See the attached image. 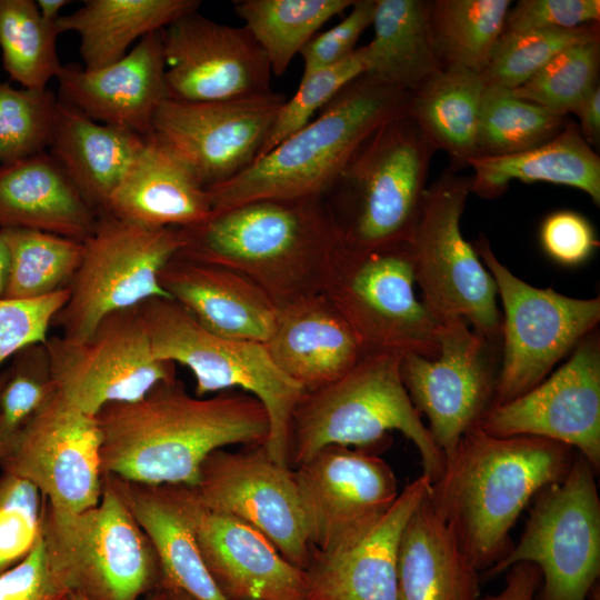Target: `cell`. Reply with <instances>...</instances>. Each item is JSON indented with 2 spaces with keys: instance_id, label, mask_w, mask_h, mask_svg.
<instances>
[{
  "instance_id": "cell-1",
  "label": "cell",
  "mask_w": 600,
  "mask_h": 600,
  "mask_svg": "<svg viewBox=\"0 0 600 600\" xmlns=\"http://www.w3.org/2000/svg\"><path fill=\"white\" fill-rule=\"evenodd\" d=\"M102 473L146 484L196 486L204 459L232 444H264L268 413L234 390L190 394L178 379L141 399L104 406L97 414Z\"/></svg>"
},
{
  "instance_id": "cell-2",
  "label": "cell",
  "mask_w": 600,
  "mask_h": 600,
  "mask_svg": "<svg viewBox=\"0 0 600 600\" xmlns=\"http://www.w3.org/2000/svg\"><path fill=\"white\" fill-rule=\"evenodd\" d=\"M578 452L539 437H494L479 427L446 457L428 500L468 561L480 572L512 547L511 530L544 487L569 472Z\"/></svg>"
},
{
  "instance_id": "cell-3",
  "label": "cell",
  "mask_w": 600,
  "mask_h": 600,
  "mask_svg": "<svg viewBox=\"0 0 600 600\" xmlns=\"http://www.w3.org/2000/svg\"><path fill=\"white\" fill-rule=\"evenodd\" d=\"M326 197L263 199L213 213L181 228L179 254L229 268L254 282L278 306L322 292L343 242Z\"/></svg>"
},
{
  "instance_id": "cell-4",
  "label": "cell",
  "mask_w": 600,
  "mask_h": 600,
  "mask_svg": "<svg viewBox=\"0 0 600 600\" xmlns=\"http://www.w3.org/2000/svg\"><path fill=\"white\" fill-rule=\"evenodd\" d=\"M410 93L363 73L234 178L207 188L212 214L263 199L327 197L360 144L408 112Z\"/></svg>"
},
{
  "instance_id": "cell-5",
  "label": "cell",
  "mask_w": 600,
  "mask_h": 600,
  "mask_svg": "<svg viewBox=\"0 0 600 600\" xmlns=\"http://www.w3.org/2000/svg\"><path fill=\"white\" fill-rule=\"evenodd\" d=\"M401 356L364 354L334 382L306 391L297 403L289 431V467L293 470L327 446L374 450L396 430L420 454L430 482L441 476L444 454L413 407L400 374Z\"/></svg>"
},
{
  "instance_id": "cell-6",
  "label": "cell",
  "mask_w": 600,
  "mask_h": 600,
  "mask_svg": "<svg viewBox=\"0 0 600 600\" xmlns=\"http://www.w3.org/2000/svg\"><path fill=\"white\" fill-rule=\"evenodd\" d=\"M138 309L153 356L187 367L194 396L239 388L261 402L270 422L267 452L289 467L291 417L306 390L274 364L264 344L214 334L171 298L154 297Z\"/></svg>"
},
{
  "instance_id": "cell-7",
  "label": "cell",
  "mask_w": 600,
  "mask_h": 600,
  "mask_svg": "<svg viewBox=\"0 0 600 600\" xmlns=\"http://www.w3.org/2000/svg\"><path fill=\"white\" fill-rule=\"evenodd\" d=\"M408 112L376 129L356 150L329 191L343 242L376 249L407 242L414 229L436 152Z\"/></svg>"
},
{
  "instance_id": "cell-8",
  "label": "cell",
  "mask_w": 600,
  "mask_h": 600,
  "mask_svg": "<svg viewBox=\"0 0 600 600\" xmlns=\"http://www.w3.org/2000/svg\"><path fill=\"white\" fill-rule=\"evenodd\" d=\"M408 242L337 249L322 293L358 339L363 354L438 353L440 322L416 292Z\"/></svg>"
},
{
  "instance_id": "cell-9",
  "label": "cell",
  "mask_w": 600,
  "mask_h": 600,
  "mask_svg": "<svg viewBox=\"0 0 600 600\" xmlns=\"http://www.w3.org/2000/svg\"><path fill=\"white\" fill-rule=\"evenodd\" d=\"M470 180L450 168L440 173L423 192L407 242L421 300L437 320L462 319L482 337L501 342L494 280L460 229Z\"/></svg>"
},
{
  "instance_id": "cell-10",
  "label": "cell",
  "mask_w": 600,
  "mask_h": 600,
  "mask_svg": "<svg viewBox=\"0 0 600 600\" xmlns=\"http://www.w3.org/2000/svg\"><path fill=\"white\" fill-rule=\"evenodd\" d=\"M42 536L71 591L88 600H141L161 590L150 539L104 479L99 502L82 512L54 513L44 502Z\"/></svg>"
},
{
  "instance_id": "cell-11",
  "label": "cell",
  "mask_w": 600,
  "mask_h": 600,
  "mask_svg": "<svg viewBox=\"0 0 600 600\" xmlns=\"http://www.w3.org/2000/svg\"><path fill=\"white\" fill-rule=\"evenodd\" d=\"M597 473L578 453L563 479L534 496L518 542L486 574L529 562L541 573L537 600H588L600 576Z\"/></svg>"
},
{
  "instance_id": "cell-12",
  "label": "cell",
  "mask_w": 600,
  "mask_h": 600,
  "mask_svg": "<svg viewBox=\"0 0 600 600\" xmlns=\"http://www.w3.org/2000/svg\"><path fill=\"white\" fill-rule=\"evenodd\" d=\"M82 243L69 299L51 323L63 338L84 341L107 314L154 297L170 298L159 273L184 246L181 228H147L100 212Z\"/></svg>"
},
{
  "instance_id": "cell-13",
  "label": "cell",
  "mask_w": 600,
  "mask_h": 600,
  "mask_svg": "<svg viewBox=\"0 0 600 600\" xmlns=\"http://www.w3.org/2000/svg\"><path fill=\"white\" fill-rule=\"evenodd\" d=\"M494 280L502 306L501 364L494 406L544 380L600 321V299L531 286L513 274L480 234L472 244Z\"/></svg>"
},
{
  "instance_id": "cell-14",
  "label": "cell",
  "mask_w": 600,
  "mask_h": 600,
  "mask_svg": "<svg viewBox=\"0 0 600 600\" xmlns=\"http://www.w3.org/2000/svg\"><path fill=\"white\" fill-rule=\"evenodd\" d=\"M438 342L434 357L401 356L400 374L446 460L462 436L479 427L493 407L501 342L488 340L459 318L440 321Z\"/></svg>"
},
{
  "instance_id": "cell-15",
  "label": "cell",
  "mask_w": 600,
  "mask_h": 600,
  "mask_svg": "<svg viewBox=\"0 0 600 600\" xmlns=\"http://www.w3.org/2000/svg\"><path fill=\"white\" fill-rule=\"evenodd\" d=\"M44 347L58 393L91 416L177 379L176 364L153 356L138 306L107 314L84 341L51 336Z\"/></svg>"
},
{
  "instance_id": "cell-16",
  "label": "cell",
  "mask_w": 600,
  "mask_h": 600,
  "mask_svg": "<svg viewBox=\"0 0 600 600\" xmlns=\"http://www.w3.org/2000/svg\"><path fill=\"white\" fill-rule=\"evenodd\" d=\"M293 472L311 552L322 556L354 547L400 493L392 468L371 449L327 446Z\"/></svg>"
},
{
  "instance_id": "cell-17",
  "label": "cell",
  "mask_w": 600,
  "mask_h": 600,
  "mask_svg": "<svg viewBox=\"0 0 600 600\" xmlns=\"http://www.w3.org/2000/svg\"><path fill=\"white\" fill-rule=\"evenodd\" d=\"M286 100L271 89L217 101L166 99L151 134L207 189L234 178L257 159Z\"/></svg>"
},
{
  "instance_id": "cell-18",
  "label": "cell",
  "mask_w": 600,
  "mask_h": 600,
  "mask_svg": "<svg viewBox=\"0 0 600 600\" xmlns=\"http://www.w3.org/2000/svg\"><path fill=\"white\" fill-rule=\"evenodd\" d=\"M102 434L96 416L56 390L0 463L2 471L33 483L54 513L94 507L102 493Z\"/></svg>"
},
{
  "instance_id": "cell-19",
  "label": "cell",
  "mask_w": 600,
  "mask_h": 600,
  "mask_svg": "<svg viewBox=\"0 0 600 600\" xmlns=\"http://www.w3.org/2000/svg\"><path fill=\"white\" fill-rule=\"evenodd\" d=\"M192 489L204 509L250 524L284 559L306 570L311 549L294 472L272 460L264 444L214 450L202 462Z\"/></svg>"
},
{
  "instance_id": "cell-20",
  "label": "cell",
  "mask_w": 600,
  "mask_h": 600,
  "mask_svg": "<svg viewBox=\"0 0 600 600\" xmlns=\"http://www.w3.org/2000/svg\"><path fill=\"white\" fill-rule=\"evenodd\" d=\"M494 437L530 436L573 448L600 469V337L587 334L552 374L492 407L479 424Z\"/></svg>"
},
{
  "instance_id": "cell-21",
  "label": "cell",
  "mask_w": 600,
  "mask_h": 600,
  "mask_svg": "<svg viewBox=\"0 0 600 600\" xmlns=\"http://www.w3.org/2000/svg\"><path fill=\"white\" fill-rule=\"evenodd\" d=\"M167 99L217 101L270 90L266 53L243 27L197 11L162 30Z\"/></svg>"
},
{
  "instance_id": "cell-22",
  "label": "cell",
  "mask_w": 600,
  "mask_h": 600,
  "mask_svg": "<svg viewBox=\"0 0 600 600\" xmlns=\"http://www.w3.org/2000/svg\"><path fill=\"white\" fill-rule=\"evenodd\" d=\"M162 30L141 38L122 59L87 70L62 66L59 99L99 123L152 133L153 118L167 99Z\"/></svg>"
},
{
  "instance_id": "cell-23",
  "label": "cell",
  "mask_w": 600,
  "mask_h": 600,
  "mask_svg": "<svg viewBox=\"0 0 600 600\" xmlns=\"http://www.w3.org/2000/svg\"><path fill=\"white\" fill-rule=\"evenodd\" d=\"M196 537L203 562L227 600H304V570L244 521L200 504Z\"/></svg>"
},
{
  "instance_id": "cell-24",
  "label": "cell",
  "mask_w": 600,
  "mask_h": 600,
  "mask_svg": "<svg viewBox=\"0 0 600 600\" xmlns=\"http://www.w3.org/2000/svg\"><path fill=\"white\" fill-rule=\"evenodd\" d=\"M116 490L150 539L160 563L163 590L194 600H227L211 578L196 537L200 503L190 486L146 484L111 474Z\"/></svg>"
},
{
  "instance_id": "cell-25",
  "label": "cell",
  "mask_w": 600,
  "mask_h": 600,
  "mask_svg": "<svg viewBox=\"0 0 600 600\" xmlns=\"http://www.w3.org/2000/svg\"><path fill=\"white\" fill-rule=\"evenodd\" d=\"M430 484L423 474L407 483L380 522L348 551L334 556L311 552L304 570V600H398L399 541Z\"/></svg>"
},
{
  "instance_id": "cell-26",
  "label": "cell",
  "mask_w": 600,
  "mask_h": 600,
  "mask_svg": "<svg viewBox=\"0 0 600 600\" xmlns=\"http://www.w3.org/2000/svg\"><path fill=\"white\" fill-rule=\"evenodd\" d=\"M166 293L220 337L264 343L278 306L254 282L222 266L177 253L159 273Z\"/></svg>"
},
{
  "instance_id": "cell-27",
  "label": "cell",
  "mask_w": 600,
  "mask_h": 600,
  "mask_svg": "<svg viewBox=\"0 0 600 600\" xmlns=\"http://www.w3.org/2000/svg\"><path fill=\"white\" fill-rule=\"evenodd\" d=\"M263 344L274 364L306 391L340 379L364 356L354 333L322 292L278 307Z\"/></svg>"
},
{
  "instance_id": "cell-28",
  "label": "cell",
  "mask_w": 600,
  "mask_h": 600,
  "mask_svg": "<svg viewBox=\"0 0 600 600\" xmlns=\"http://www.w3.org/2000/svg\"><path fill=\"white\" fill-rule=\"evenodd\" d=\"M102 212L147 228H191L209 219L212 208L193 172L151 134Z\"/></svg>"
},
{
  "instance_id": "cell-29",
  "label": "cell",
  "mask_w": 600,
  "mask_h": 600,
  "mask_svg": "<svg viewBox=\"0 0 600 600\" xmlns=\"http://www.w3.org/2000/svg\"><path fill=\"white\" fill-rule=\"evenodd\" d=\"M98 217L50 153L0 164V228L38 230L83 242Z\"/></svg>"
},
{
  "instance_id": "cell-30",
  "label": "cell",
  "mask_w": 600,
  "mask_h": 600,
  "mask_svg": "<svg viewBox=\"0 0 600 600\" xmlns=\"http://www.w3.org/2000/svg\"><path fill=\"white\" fill-rule=\"evenodd\" d=\"M144 141L132 131L93 121L58 98L50 154L98 213Z\"/></svg>"
},
{
  "instance_id": "cell-31",
  "label": "cell",
  "mask_w": 600,
  "mask_h": 600,
  "mask_svg": "<svg viewBox=\"0 0 600 600\" xmlns=\"http://www.w3.org/2000/svg\"><path fill=\"white\" fill-rule=\"evenodd\" d=\"M398 600H480L479 571L468 561L428 496L399 541Z\"/></svg>"
},
{
  "instance_id": "cell-32",
  "label": "cell",
  "mask_w": 600,
  "mask_h": 600,
  "mask_svg": "<svg viewBox=\"0 0 600 600\" xmlns=\"http://www.w3.org/2000/svg\"><path fill=\"white\" fill-rule=\"evenodd\" d=\"M468 167L474 172L470 192L482 198H497L516 179L572 187L600 204V158L572 122L538 147L508 156L474 157Z\"/></svg>"
},
{
  "instance_id": "cell-33",
  "label": "cell",
  "mask_w": 600,
  "mask_h": 600,
  "mask_svg": "<svg viewBox=\"0 0 600 600\" xmlns=\"http://www.w3.org/2000/svg\"><path fill=\"white\" fill-rule=\"evenodd\" d=\"M199 6L198 0H87L56 23L61 33L79 36L83 68L94 70L122 59L136 40L163 30Z\"/></svg>"
},
{
  "instance_id": "cell-34",
  "label": "cell",
  "mask_w": 600,
  "mask_h": 600,
  "mask_svg": "<svg viewBox=\"0 0 600 600\" xmlns=\"http://www.w3.org/2000/svg\"><path fill=\"white\" fill-rule=\"evenodd\" d=\"M486 83L480 73L446 67L410 92L408 114L458 172L477 157L479 112Z\"/></svg>"
},
{
  "instance_id": "cell-35",
  "label": "cell",
  "mask_w": 600,
  "mask_h": 600,
  "mask_svg": "<svg viewBox=\"0 0 600 600\" xmlns=\"http://www.w3.org/2000/svg\"><path fill=\"white\" fill-rule=\"evenodd\" d=\"M431 1L376 0L366 73L412 92L443 67L430 36Z\"/></svg>"
},
{
  "instance_id": "cell-36",
  "label": "cell",
  "mask_w": 600,
  "mask_h": 600,
  "mask_svg": "<svg viewBox=\"0 0 600 600\" xmlns=\"http://www.w3.org/2000/svg\"><path fill=\"white\" fill-rule=\"evenodd\" d=\"M354 0H239L236 14L267 56L271 73L280 77L297 54L331 18Z\"/></svg>"
},
{
  "instance_id": "cell-37",
  "label": "cell",
  "mask_w": 600,
  "mask_h": 600,
  "mask_svg": "<svg viewBox=\"0 0 600 600\" xmlns=\"http://www.w3.org/2000/svg\"><path fill=\"white\" fill-rule=\"evenodd\" d=\"M510 0L431 1L429 28L442 67L481 73L503 32Z\"/></svg>"
},
{
  "instance_id": "cell-38",
  "label": "cell",
  "mask_w": 600,
  "mask_h": 600,
  "mask_svg": "<svg viewBox=\"0 0 600 600\" xmlns=\"http://www.w3.org/2000/svg\"><path fill=\"white\" fill-rule=\"evenodd\" d=\"M1 229L10 253L3 298L37 299L70 284L81 262L82 242L31 229Z\"/></svg>"
},
{
  "instance_id": "cell-39",
  "label": "cell",
  "mask_w": 600,
  "mask_h": 600,
  "mask_svg": "<svg viewBox=\"0 0 600 600\" xmlns=\"http://www.w3.org/2000/svg\"><path fill=\"white\" fill-rule=\"evenodd\" d=\"M60 30L32 0H0V49L3 69L26 89L43 90L57 78Z\"/></svg>"
},
{
  "instance_id": "cell-40",
  "label": "cell",
  "mask_w": 600,
  "mask_h": 600,
  "mask_svg": "<svg viewBox=\"0 0 600 600\" xmlns=\"http://www.w3.org/2000/svg\"><path fill=\"white\" fill-rule=\"evenodd\" d=\"M567 117L517 98L510 89L486 86L478 121L477 157L529 150L558 136Z\"/></svg>"
},
{
  "instance_id": "cell-41",
  "label": "cell",
  "mask_w": 600,
  "mask_h": 600,
  "mask_svg": "<svg viewBox=\"0 0 600 600\" xmlns=\"http://www.w3.org/2000/svg\"><path fill=\"white\" fill-rule=\"evenodd\" d=\"M598 39L599 22L571 29L502 32L480 74L486 86L511 90L528 81L562 50Z\"/></svg>"
},
{
  "instance_id": "cell-42",
  "label": "cell",
  "mask_w": 600,
  "mask_h": 600,
  "mask_svg": "<svg viewBox=\"0 0 600 600\" xmlns=\"http://www.w3.org/2000/svg\"><path fill=\"white\" fill-rule=\"evenodd\" d=\"M599 70L600 39L577 43L562 50L511 92L567 117L599 86Z\"/></svg>"
},
{
  "instance_id": "cell-43",
  "label": "cell",
  "mask_w": 600,
  "mask_h": 600,
  "mask_svg": "<svg viewBox=\"0 0 600 600\" xmlns=\"http://www.w3.org/2000/svg\"><path fill=\"white\" fill-rule=\"evenodd\" d=\"M0 389V463L23 429L56 391L44 343L12 357Z\"/></svg>"
},
{
  "instance_id": "cell-44",
  "label": "cell",
  "mask_w": 600,
  "mask_h": 600,
  "mask_svg": "<svg viewBox=\"0 0 600 600\" xmlns=\"http://www.w3.org/2000/svg\"><path fill=\"white\" fill-rule=\"evenodd\" d=\"M58 97L0 82V164L43 152L50 144Z\"/></svg>"
},
{
  "instance_id": "cell-45",
  "label": "cell",
  "mask_w": 600,
  "mask_h": 600,
  "mask_svg": "<svg viewBox=\"0 0 600 600\" xmlns=\"http://www.w3.org/2000/svg\"><path fill=\"white\" fill-rule=\"evenodd\" d=\"M366 47H359L346 60L302 76L298 90L279 109L257 158L266 154L286 138L309 123L350 82L366 73Z\"/></svg>"
},
{
  "instance_id": "cell-46",
  "label": "cell",
  "mask_w": 600,
  "mask_h": 600,
  "mask_svg": "<svg viewBox=\"0 0 600 600\" xmlns=\"http://www.w3.org/2000/svg\"><path fill=\"white\" fill-rule=\"evenodd\" d=\"M44 498L30 481L0 476V574L26 559L42 534Z\"/></svg>"
},
{
  "instance_id": "cell-47",
  "label": "cell",
  "mask_w": 600,
  "mask_h": 600,
  "mask_svg": "<svg viewBox=\"0 0 600 600\" xmlns=\"http://www.w3.org/2000/svg\"><path fill=\"white\" fill-rule=\"evenodd\" d=\"M69 294L67 287L37 299L0 298V366L21 349L47 341L52 320Z\"/></svg>"
},
{
  "instance_id": "cell-48",
  "label": "cell",
  "mask_w": 600,
  "mask_h": 600,
  "mask_svg": "<svg viewBox=\"0 0 600 600\" xmlns=\"http://www.w3.org/2000/svg\"><path fill=\"white\" fill-rule=\"evenodd\" d=\"M71 592L42 534L26 559L0 574V600H68Z\"/></svg>"
},
{
  "instance_id": "cell-49",
  "label": "cell",
  "mask_w": 600,
  "mask_h": 600,
  "mask_svg": "<svg viewBox=\"0 0 600 600\" xmlns=\"http://www.w3.org/2000/svg\"><path fill=\"white\" fill-rule=\"evenodd\" d=\"M374 8L376 0H354L344 19L327 31L317 33L300 52L302 76L329 68L350 57L361 34L372 24Z\"/></svg>"
},
{
  "instance_id": "cell-50",
  "label": "cell",
  "mask_w": 600,
  "mask_h": 600,
  "mask_svg": "<svg viewBox=\"0 0 600 600\" xmlns=\"http://www.w3.org/2000/svg\"><path fill=\"white\" fill-rule=\"evenodd\" d=\"M599 21V0H520L510 7L503 32L571 29Z\"/></svg>"
},
{
  "instance_id": "cell-51",
  "label": "cell",
  "mask_w": 600,
  "mask_h": 600,
  "mask_svg": "<svg viewBox=\"0 0 600 600\" xmlns=\"http://www.w3.org/2000/svg\"><path fill=\"white\" fill-rule=\"evenodd\" d=\"M540 241L553 261L568 267L587 261L599 246L591 223L570 210L556 211L543 220Z\"/></svg>"
},
{
  "instance_id": "cell-52",
  "label": "cell",
  "mask_w": 600,
  "mask_h": 600,
  "mask_svg": "<svg viewBox=\"0 0 600 600\" xmlns=\"http://www.w3.org/2000/svg\"><path fill=\"white\" fill-rule=\"evenodd\" d=\"M504 577L502 589L480 600H534L541 583L539 569L529 562L511 566Z\"/></svg>"
},
{
  "instance_id": "cell-53",
  "label": "cell",
  "mask_w": 600,
  "mask_h": 600,
  "mask_svg": "<svg viewBox=\"0 0 600 600\" xmlns=\"http://www.w3.org/2000/svg\"><path fill=\"white\" fill-rule=\"evenodd\" d=\"M580 120V132L587 143L598 147L600 142V86H598L573 112Z\"/></svg>"
},
{
  "instance_id": "cell-54",
  "label": "cell",
  "mask_w": 600,
  "mask_h": 600,
  "mask_svg": "<svg viewBox=\"0 0 600 600\" xmlns=\"http://www.w3.org/2000/svg\"><path fill=\"white\" fill-rule=\"evenodd\" d=\"M10 253L2 229L0 228V298H3L9 274Z\"/></svg>"
},
{
  "instance_id": "cell-55",
  "label": "cell",
  "mask_w": 600,
  "mask_h": 600,
  "mask_svg": "<svg viewBox=\"0 0 600 600\" xmlns=\"http://www.w3.org/2000/svg\"><path fill=\"white\" fill-rule=\"evenodd\" d=\"M70 1L68 0H38L36 1L40 14L48 21H56L60 17V11Z\"/></svg>"
},
{
  "instance_id": "cell-56",
  "label": "cell",
  "mask_w": 600,
  "mask_h": 600,
  "mask_svg": "<svg viewBox=\"0 0 600 600\" xmlns=\"http://www.w3.org/2000/svg\"><path fill=\"white\" fill-rule=\"evenodd\" d=\"M68 600H88L84 596L79 592L72 591ZM142 600H170L166 590L161 589L153 593L148 594Z\"/></svg>"
},
{
  "instance_id": "cell-57",
  "label": "cell",
  "mask_w": 600,
  "mask_h": 600,
  "mask_svg": "<svg viewBox=\"0 0 600 600\" xmlns=\"http://www.w3.org/2000/svg\"><path fill=\"white\" fill-rule=\"evenodd\" d=\"M170 600H194L190 596L178 590H166Z\"/></svg>"
},
{
  "instance_id": "cell-58",
  "label": "cell",
  "mask_w": 600,
  "mask_h": 600,
  "mask_svg": "<svg viewBox=\"0 0 600 600\" xmlns=\"http://www.w3.org/2000/svg\"><path fill=\"white\" fill-rule=\"evenodd\" d=\"M588 600H600V587L599 582L592 588Z\"/></svg>"
},
{
  "instance_id": "cell-59",
  "label": "cell",
  "mask_w": 600,
  "mask_h": 600,
  "mask_svg": "<svg viewBox=\"0 0 600 600\" xmlns=\"http://www.w3.org/2000/svg\"><path fill=\"white\" fill-rule=\"evenodd\" d=\"M3 381H4V372L2 371V372H0V389H1L2 384H3Z\"/></svg>"
}]
</instances>
